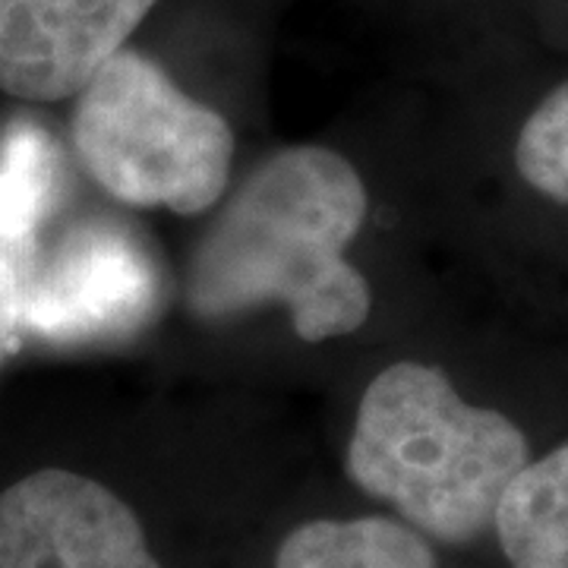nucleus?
<instances>
[{"label": "nucleus", "mask_w": 568, "mask_h": 568, "mask_svg": "<svg viewBox=\"0 0 568 568\" xmlns=\"http://www.w3.org/2000/svg\"><path fill=\"white\" fill-rule=\"evenodd\" d=\"M369 215L361 171L335 149L287 145L256 164L190 253L183 301L203 323L282 304L301 342L354 335L373 287L347 260Z\"/></svg>", "instance_id": "obj_1"}, {"label": "nucleus", "mask_w": 568, "mask_h": 568, "mask_svg": "<svg viewBox=\"0 0 568 568\" xmlns=\"http://www.w3.org/2000/svg\"><path fill=\"white\" fill-rule=\"evenodd\" d=\"M530 443L506 414L465 402L443 369L386 366L361 395L345 470L429 540L467 547L493 530Z\"/></svg>", "instance_id": "obj_2"}, {"label": "nucleus", "mask_w": 568, "mask_h": 568, "mask_svg": "<svg viewBox=\"0 0 568 568\" xmlns=\"http://www.w3.org/2000/svg\"><path fill=\"white\" fill-rule=\"evenodd\" d=\"M70 126L85 174L123 205L190 219L215 209L231 186V123L136 48L89 80Z\"/></svg>", "instance_id": "obj_3"}, {"label": "nucleus", "mask_w": 568, "mask_h": 568, "mask_svg": "<svg viewBox=\"0 0 568 568\" xmlns=\"http://www.w3.org/2000/svg\"><path fill=\"white\" fill-rule=\"evenodd\" d=\"M0 568H164L140 515L99 480L41 467L0 493Z\"/></svg>", "instance_id": "obj_4"}, {"label": "nucleus", "mask_w": 568, "mask_h": 568, "mask_svg": "<svg viewBox=\"0 0 568 568\" xmlns=\"http://www.w3.org/2000/svg\"><path fill=\"white\" fill-rule=\"evenodd\" d=\"M159 0H0V92L77 99Z\"/></svg>", "instance_id": "obj_5"}, {"label": "nucleus", "mask_w": 568, "mask_h": 568, "mask_svg": "<svg viewBox=\"0 0 568 568\" xmlns=\"http://www.w3.org/2000/svg\"><path fill=\"white\" fill-rule=\"evenodd\" d=\"M493 530L511 568H568V443L511 480Z\"/></svg>", "instance_id": "obj_6"}, {"label": "nucleus", "mask_w": 568, "mask_h": 568, "mask_svg": "<svg viewBox=\"0 0 568 568\" xmlns=\"http://www.w3.org/2000/svg\"><path fill=\"white\" fill-rule=\"evenodd\" d=\"M275 568H439L420 530L395 518H313L291 530Z\"/></svg>", "instance_id": "obj_7"}, {"label": "nucleus", "mask_w": 568, "mask_h": 568, "mask_svg": "<svg viewBox=\"0 0 568 568\" xmlns=\"http://www.w3.org/2000/svg\"><path fill=\"white\" fill-rule=\"evenodd\" d=\"M51 152L39 130H13L0 142V246H10L36 227L51 190Z\"/></svg>", "instance_id": "obj_8"}, {"label": "nucleus", "mask_w": 568, "mask_h": 568, "mask_svg": "<svg viewBox=\"0 0 568 568\" xmlns=\"http://www.w3.org/2000/svg\"><path fill=\"white\" fill-rule=\"evenodd\" d=\"M515 164L540 196L568 205V80L530 111L515 142Z\"/></svg>", "instance_id": "obj_9"}, {"label": "nucleus", "mask_w": 568, "mask_h": 568, "mask_svg": "<svg viewBox=\"0 0 568 568\" xmlns=\"http://www.w3.org/2000/svg\"><path fill=\"white\" fill-rule=\"evenodd\" d=\"M26 338V316H22V284L10 253L0 246V369L10 357H17Z\"/></svg>", "instance_id": "obj_10"}]
</instances>
